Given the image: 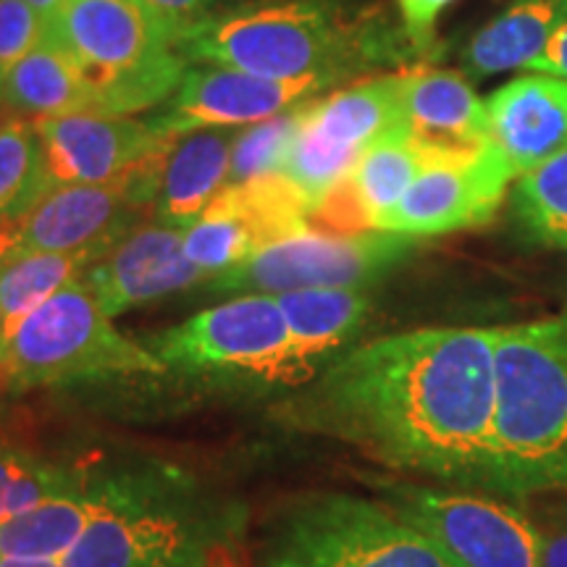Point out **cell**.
Returning <instances> with one entry per match:
<instances>
[{
    "label": "cell",
    "mask_w": 567,
    "mask_h": 567,
    "mask_svg": "<svg viewBox=\"0 0 567 567\" xmlns=\"http://www.w3.org/2000/svg\"><path fill=\"white\" fill-rule=\"evenodd\" d=\"M494 413V329L431 326L339 354L289 402L287 421L396 473L486 492Z\"/></svg>",
    "instance_id": "1"
},
{
    "label": "cell",
    "mask_w": 567,
    "mask_h": 567,
    "mask_svg": "<svg viewBox=\"0 0 567 567\" xmlns=\"http://www.w3.org/2000/svg\"><path fill=\"white\" fill-rule=\"evenodd\" d=\"M402 42L410 45L402 30L352 19L334 0H284L205 19L176 40V51L184 61L268 80L321 76L337 84L368 66L402 59Z\"/></svg>",
    "instance_id": "2"
},
{
    "label": "cell",
    "mask_w": 567,
    "mask_h": 567,
    "mask_svg": "<svg viewBox=\"0 0 567 567\" xmlns=\"http://www.w3.org/2000/svg\"><path fill=\"white\" fill-rule=\"evenodd\" d=\"M496 413L488 494L567 492V313L494 329Z\"/></svg>",
    "instance_id": "3"
},
{
    "label": "cell",
    "mask_w": 567,
    "mask_h": 567,
    "mask_svg": "<svg viewBox=\"0 0 567 567\" xmlns=\"http://www.w3.org/2000/svg\"><path fill=\"white\" fill-rule=\"evenodd\" d=\"M42 34L87 76L97 116L166 103L189 71L145 0H66Z\"/></svg>",
    "instance_id": "4"
},
{
    "label": "cell",
    "mask_w": 567,
    "mask_h": 567,
    "mask_svg": "<svg viewBox=\"0 0 567 567\" xmlns=\"http://www.w3.org/2000/svg\"><path fill=\"white\" fill-rule=\"evenodd\" d=\"M166 371L151 347L113 326L84 281L42 302L0 347V381L11 392Z\"/></svg>",
    "instance_id": "5"
},
{
    "label": "cell",
    "mask_w": 567,
    "mask_h": 567,
    "mask_svg": "<svg viewBox=\"0 0 567 567\" xmlns=\"http://www.w3.org/2000/svg\"><path fill=\"white\" fill-rule=\"evenodd\" d=\"M264 567H463L386 502L310 496L276 530Z\"/></svg>",
    "instance_id": "6"
},
{
    "label": "cell",
    "mask_w": 567,
    "mask_h": 567,
    "mask_svg": "<svg viewBox=\"0 0 567 567\" xmlns=\"http://www.w3.org/2000/svg\"><path fill=\"white\" fill-rule=\"evenodd\" d=\"M384 502L463 567H544L538 520L509 499L457 486L375 478Z\"/></svg>",
    "instance_id": "7"
},
{
    "label": "cell",
    "mask_w": 567,
    "mask_h": 567,
    "mask_svg": "<svg viewBox=\"0 0 567 567\" xmlns=\"http://www.w3.org/2000/svg\"><path fill=\"white\" fill-rule=\"evenodd\" d=\"M415 239L389 231L308 229L213 276V292L287 295L302 289H365L413 252Z\"/></svg>",
    "instance_id": "8"
},
{
    "label": "cell",
    "mask_w": 567,
    "mask_h": 567,
    "mask_svg": "<svg viewBox=\"0 0 567 567\" xmlns=\"http://www.w3.org/2000/svg\"><path fill=\"white\" fill-rule=\"evenodd\" d=\"M168 371L289 384V323L276 295H239L153 339Z\"/></svg>",
    "instance_id": "9"
},
{
    "label": "cell",
    "mask_w": 567,
    "mask_h": 567,
    "mask_svg": "<svg viewBox=\"0 0 567 567\" xmlns=\"http://www.w3.org/2000/svg\"><path fill=\"white\" fill-rule=\"evenodd\" d=\"M208 551L200 523L158 486L116 478L61 567H203Z\"/></svg>",
    "instance_id": "10"
},
{
    "label": "cell",
    "mask_w": 567,
    "mask_h": 567,
    "mask_svg": "<svg viewBox=\"0 0 567 567\" xmlns=\"http://www.w3.org/2000/svg\"><path fill=\"white\" fill-rule=\"evenodd\" d=\"M513 184V172L488 142L465 155L429 153L423 172L394 210L375 224V231L421 239L486 226Z\"/></svg>",
    "instance_id": "11"
},
{
    "label": "cell",
    "mask_w": 567,
    "mask_h": 567,
    "mask_svg": "<svg viewBox=\"0 0 567 567\" xmlns=\"http://www.w3.org/2000/svg\"><path fill=\"white\" fill-rule=\"evenodd\" d=\"M326 87H331V82L321 76L268 80L226 66L189 69L179 90L145 122L172 140L197 130H239L313 101Z\"/></svg>",
    "instance_id": "12"
},
{
    "label": "cell",
    "mask_w": 567,
    "mask_h": 567,
    "mask_svg": "<svg viewBox=\"0 0 567 567\" xmlns=\"http://www.w3.org/2000/svg\"><path fill=\"white\" fill-rule=\"evenodd\" d=\"M34 124L45 147L53 189L126 182L145 163L166 155L176 142L130 116L71 113Z\"/></svg>",
    "instance_id": "13"
},
{
    "label": "cell",
    "mask_w": 567,
    "mask_h": 567,
    "mask_svg": "<svg viewBox=\"0 0 567 567\" xmlns=\"http://www.w3.org/2000/svg\"><path fill=\"white\" fill-rule=\"evenodd\" d=\"M145 203L126 182L55 187L6 229L9 258L24 252H109L132 231Z\"/></svg>",
    "instance_id": "14"
},
{
    "label": "cell",
    "mask_w": 567,
    "mask_h": 567,
    "mask_svg": "<svg viewBox=\"0 0 567 567\" xmlns=\"http://www.w3.org/2000/svg\"><path fill=\"white\" fill-rule=\"evenodd\" d=\"M184 231L166 224L134 226L82 276L84 287L111 318L208 279L187 258Z\"/></svg>",
    "instance_id": "15"
},
{
    "label": "cell",
    "mask_w": 567,
    "mask_h": 567,
    "mask_svg": "<svg viewBox=\"0 0 567 567\" xmlns=\"http://www.w3.org/2000/svg\"><path fill=\"white\" fill-rule=\"evenodd\" d=\"M488 145L515 179L567 147V76H513L486 97Z\"/></svg>",
    "instance_id": "16"
},
{
    "label": "cell",
    "mask_w": 567,
    "mask_h": 567,
    "mask_svg": "<svg viewBox=\"0 0 567 567\" xmlns=\"http://www.w3.org/2000/svg\"><path fill=\"white\" fill-rule=\"evenodd\" d=\"M402 109L408 132L429 153L465 155L488 142L486 101L455 71H405Z\"/></svg>",
    "instance_id": "17"
},
{
    "label": "cell",
    "mask_w": 567,
    "mask_h": 567,
    "mask_svg": "<svg viewBox=\"0 0 567 567\" xmlns=\"http://www.w3.org/2000/svg\"><path fill=\"white\" fill-rule=\"evenodd\" d=\"M276 297L292 337L289 384H310L326 365L334 363L371 313L365 289H302Z\"/></svg>",
    "instance_id": "18"
},
{
    "label": "cell",
    "mask_w": 567,
    "mask_h": 567,
    "mask_svg": "<svg viewBox=\"0 0 567 567\" xmlns=\"http://www.w3.org/2000/svg\"><path fill=\"white\" fill-rule=\"evenodd\" d=\"M237 132L239 130H197L174 142L153 203L161 224L182 231L189 229L216 200L229 179Z\"/></svg>",
    "instance_id": "19"
},
{
    "label": "cell",
    "mask_w": 567,
    "mask_h": 567,
    "mask_svg": "<svg viewBox=\"0 0 567 567\" xmlns=\"http://www.w3.org/2000/svg\"><path fill=\"white\" fill-rule=\"evenodd\" d=\"M0 103L21 118L42 122L71 113H95V92L76 61L59 42L42 34L38 45L6 76Z\"/></svg>",
    "instance_id": "20"
},
{
    "label": "cell",
    "mask_w": 567,
    "mask_h": 567,
    "mask_svg": "<svg viewBox=\"0 0 567 567\" xmlns=\"http://www.w3.org/2000/svg\"><path fill=\"white\" fill-rule=\"evenodd\" d=\"M405 74H384L331 92L329 97H313L308 103V122L334 145L363 155L381 134L405 126L402 109Z\"/></svg>",
    "instance_id": "21"
},
{
    "label": "cell",
    "mask_w": 567,
    "mask_h": 567,
    "mask_svg": "<svg viewBox=\"0 0 567 567\" xmlns=\"http://www.w3.org/2000/svg\"><path fill=\"white\" fill-rule=\"evenodd\" d=\"M105 481L74 484L0 523V557L63 559L97 515Z\"/></svg>",
    "instance_id": "22"
},
{
    "label": "cell",
    "mask_w": 567,
    "mask_h": 567,
    "mask_svg": "<svg viewBox=\"0 0 567 567\" xmlns=\"http://www.w3.org/2000/svg\"><path fill=\"white\" fill-rule=\"evenodd\" d=\"M567 24V0H515L476 32L465 51L471 76L526 69Z\"/></svg>",
    "instance_id": "23"
},
{
    "label": "cell",
    "mask_w": 567,
    "mask_h": 567,
    "mask_svg": "<svg viewBox=\"0 0 567 567\" xmlns=\"http://www.w3.org/2000/svg\"><path fill=\"white\" fill-rule=\"evenodd\" d=\"M97 258L103 252H24L0 264V347L32 310L69 284L82 281Z\"/></svg>",
    "instance_id": "24"
},
{
    "label": "cell",
    "mask_w": 567,
    "mask_h": 567,
    "mask_svg": "<svg viewBox=\"0 0 567 567\" xmlns=\"http://www.w3.org/2000/svg\"><path fill=\"white\" fill-rule=\"evenodd\" d=\"M425 161H429V151L417 145L408 126L381 134L365 147L354 163L350 184L371 218L373 231L375 224L402 200L415 176L423 172Z\"/></svg>",
    "instance_id": "25"
},
{
    "label": "cell",
    "mask_w": 567,
    "mask_h": 567,
    "mask_svg": "<svg viewBox=\"0 0 567 567\" xmlns=\"http://www.w3.org/2000/svg\"><path fill=\"white\" fill-rule=\"evenodd\" d=\"M53 189L45 147L30 118H0V226L27 216Z\"/></svg>",
    "instance_id": "26"
},
{
    "label": "cell",
    "mask_w": 567,
    "mask_h": 567,
    "mask_svg": "<svg viewBox=\"0 0 567 567\" xmlns=\"http://www.w3.org/2000/svg\"><path fill=\"white\" fill-rule=\"evenodd\" d=\"M509 208L526 243L567 252V147L515 179Z\"/></svg>",
    "instance_id": "27"
},
{
    "label": "cell",
    "mask_w": 567,
    "mask_h": 567,
    "mask_svg": "<svg viewBox=\"0 0 567 567\" xmlns=\"http://www.w3.org/2000/svg\"><path fill=\"white\" fill-rule=\"evenodd\" d=\"M184 252L208 276H218L239 266L260 250L258 237L243 216L213 200L197 221L184 229Z\"/></svg>",
    "instance_id": "28"
},
{
    "label": "cell",
    "mask_w": 567,
    "mask_h": 567,
    "mask_svg": "<svg viewBox=\"0 0 567 567\" xmlns=\"http://www.w3.org/2000/svg\"><path fill=\"white\" fill-rule=\"evenodd\" d=\"M305 105H308V101L279 113V116L268 118V122L243 126L237 132V140H234L231 147V166L226 187L279 172L284 153H287L297 130H300Z\"/></svg>",
    "instance_id": "29"
},
{
    "label": "cell",
    "mask_w": 567,
    "mask_h": 567,
    "mask_svg": "<svg viewBox=\"0 0 567 567\" xmlns=\"http://www.w3.org/2000/svg\"><path fill=\"white\" fill-rule=\"evenodd\" d=\"M74 484H80V478L71 476L69 471H63L59 465L38 463V460L21 457V465L13 473L9 492H6V517L24 513L40 502L51 499V496L66 492Z\"/></svg>",
    "instance_id": "30"
},
{
    "label": "cell",
    "mask_w": 567,
    "mask_h": 567,
    "mask_svg": "<svg viewBox=\"0 0 567 567\" xmlns=\"http://www.w3.org/2000/svg\"><path fill=\"white\" fill-rule=\"evenodd\" d=\"M42 19L27 0H0V92L11 69L38 45Z\"/></svg>",
    "instance_id": "31"
},
{
    "label": "cell",
    "mask_w": 567,
    "mask_h": 567,
    "mask_svg": "<svg viewBox=\"0 0 567 567\" xmlns=\"http://www.w3.org/2000/svg\"><path fill=\"white\" fill-rule=\"evenodd\" d=\"M455 0H396L402 32L417 53H429L436 42V21Z\"/></svg>",
    "instance_id": "32"
},
{
    "label": "cell",
    "mask_w": 567,
    "mask_h": 567,
    "mask_svg": "<svg viewBox=\"0 0 567 567\" xmlns=\"http://www.w3.org/2000/svg\"><path fill=\"white\" fill-rule=\"evenodd\" d=\"M145 3L176 45V40H179L184 32L193 30L200 21L210 19V11L216 9L221 0H145Z\"/></svg>",
    "instance_id": "33"
},
{
    "label": "cell",
    "mask_w": 567,
    "mask_h": 567,
    "mask_svg": "<svg viewBox=\"0 0 567 567\" xmlns=\"http://www.w3.org/2000/svg\"><path fill=\"white\" fill-rule=\"evenodd\" d=\"M538 526L544 534V567H567V517L555 507Z\"/></svg>",
    "instance_id": "34"
},
{
    "label": "cell",
    "mask_w": 567,
    "mask_h": 567,
    "mask_svg": "<svg viewBox=\"0 0 567 567\" xmlns=\"http://www.w3.org/2000/svg\"><path fill=\"white\" fill-rule=\"evenodd\" d=\"M526 69L542 71V74L567 76V24L549 40V45L544 48Z\"/></svg>",
    "instance_id": "35"
},
{
    "label": "cell",
    "mask_w": 567,
    "mask_h": 567,
    "mask_svg": "<svg viewBox=\"0 0 567 567\" xmlns=\"http://www.w3.org/2000/svg\"><path fill=\"white\" fill-rule=\"evenodd\" d=\"M21 457L24 455H19L17 450L0 444V523H3L6 517V492H9L13 473H17V467L21 465Z\"/></svg>",
    "instance_id": "36"
},
{
    "label": "cell",
    "mask_w": 567,
    "mask_h": 567,
    "mask_svg": "<svg viewBox=\"0 0 567 567\" xmlns=\"http://www.w3.org/2000/svg\"><path fill=\"white\" fill-rule=\"evenodd\" d=\"M0 567H61V559H34V557H0Z\"/></svg>",
    "instance_id": "37"
},
{
    "label": "cell",
    "mask_w": 567,
    "mask_h": 567,
    "mask_svg": "<svg viewBox=\"0 0 567 567\" xmlns=\"http://www.w3.org/2000/svg\"><path fill=\"white\" fill-rule=\"evenodd\" d=\"M27 3L32 6L34 13H38V17L42 19V27H45L48 21H51L55 13L61 11V6L66 3V0H27Z\"/></svg>",
    "instance_id": "38"
},
{
    "label": "cell",
    "mask_w": 567,
    "mask_h": 567,
    "mask_svg": "<svg viewBox=\"0 0 567 567\" xmlns=\"http://www.w3.org/2000/svg\"><path fill=\"white\" fill-rule=\"evenodd\" d=\"M203 567H239V563L231 557L229 549L213 547V549L208 551V557H205Z\"/></svg>",
    "instance_id": "39"
},
{
    "label": "cell",
    "mask_w": 567,
    "mask_h": 567,
    "mask_svg": "<svg viewBox=\"0 0 567 567\" xmlns=\"http://www.w3.org/2000/svg\"><path fill=\"white\" fill-rule=\"evenodd\" d=\"M563 496H565V499H563V502H559V505H557V509H559V513H563V515L567 517V492H565Z\"/></svg>",
    "instance_id": "40"
},
{
    "label": "cell",
    "mask_w": 567,
    "mask_h": 567,
    "mask_svg": "<svg viewBox=\"0 0 567 567\" xmlns=\"http://www.w3.org/2000/svg\"><path fill=\"white\" fill-rule=\"evenodd\" d=\"M565 313H567V302H565Z\"/></svg>",
    "instance_id": "41"
}]
</instances>
